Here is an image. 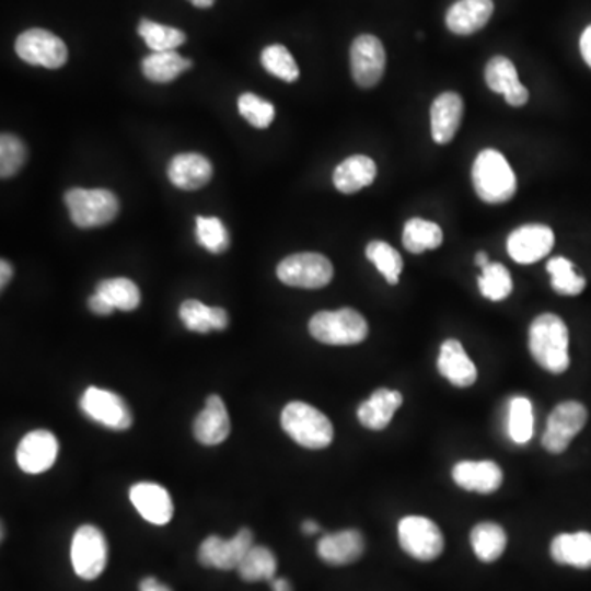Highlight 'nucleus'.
I'll list each match as a JSON object with an SVG mask.
<instances>
[{
	"label": "nucleus",
	"instance_id": "f257e3e1",
	"mask_svg": "<svg viewBox=\"0 0 591 591\" xmlns=\"http://www.w3.org/2000/svg\"><path fill=\"white\" fill-rule=\"evenodd\" d=\"M529 350L538 367L552 374H561L570 367L568 328L552 312H544L529 327Z\"/></svg>",
	"mask_w": 591,
	"mask_h": 591
},
{
	"label": "nucleus",
	"instance_id": "f03ea898",
	"mask_svg": "<svg viewBox=\"0 0 591 591\" xmlns=\"http://www.w3.org/2000/svg\"><path fill=\"white\" fill-rule=\"evenodd\" d=\"M473 187L486 204H505L514 197L518 183L506 158L498 150L479 151L473 163Z\"/></svg>",
	"mask_w": 591,
	"mask_h": 591
},
{
	"label": "nucleus",
	"instance_id": "7ed1b4c3",
	"mask_svg": "<svg viewBox=\"0 0 591 591\" xmlns=\"http://www.w3.org/2000/svg\"><path fill=\"white\" fill-rule=\"evenodd\" d=\"M285 432L304 449L321 450L334 440V426L328 417L302 401H292L281 413Z\"/></svg>",
	"mask_w": 591,
	"mask_h": 591
},
{
	"label": "nucleus",
	"instance_id": "20e7f679",
	"mask_svg": "<svg viewBox=\"0 0 591 591\" xmlns=\"http://www.w3.org/2000/svg\"><path fill=\"white\" fill-rule=\"evenodd\" d=\"M309 332L325 345H357L367 338L368 324L355 309L321 311L309 321Z\"/></svg>",
	"mask_w": 591,
	"mask_h": 591
},
{
	"label": "nucleus",
	"instance_id": "39448f33",
	"mask_svg": "<svg viewBox=\"0 0 591 591\" xmlns=\"http://www.w3.org/2000/svg\"><path fill=\"white\" fill-rule=\"evenodd\" d=\"M65 202L72 223L81 229L107 225L120 209L117 196L107 189L74 187L65 194Z\"/></svg>",
	"mask_w": 591,
	"mask_h": 591
},
{
	"label": "nucleus",
	"instance_id": "423d86ee",
	"mask_svg": "<svg viewBox=\"0 0 591 591\" xmlns=\"http://www.w3.org/2000/svg\"><path fill=\"white\" fill-rule=\"evenodd\" d=\"M281 282L292 288L318 289L327 286L334 278V266L321 253L302 252L289 255L276 268Z\"/></svg>",
	"mask_w": 591,
	"mask_h": 591
},
{
	"label": "nucleus",
	"instance_id": "0eeeda50",
	"mask_svg": "<svg viewBox=\"0 0 591 591\" xmlns=\"http://www.w3.org/2000/svg\"><path fill=\"white\" fill-rule=\"evenodd\" d=\"M399 545L407 555L420 561L436 560L443 552V535L432 519L406 515L397 524Z\"/></svg>",
	"mask_w": 591,
	"mask_h": 591
},
{
	"label": "nucleus",
	"instance_id": "6e6552de",
	"mask_svg": "<svg viewBox=\"0 0 591 591\" xmlns=\"http://www.w3.org/2000/svg\"><path fill=\"white\" fill-rule=\"evenodd\" d=\"M588 420V410L578 401H564L557 404L547 419L542 447L547 452L558 455L570 445L571 440L580 433Z\"/></svg>",
	"mask_w": 591,
	"mask_h": 591
},
{
	"label": "nucleus",
	"instance_id": "1a4fd4ad",
	"mask_svg": "<svg viewBox=\"0 0 591 591\" xmlns=\"http://www.w3.org/2000/svg\"><path fill=\"white\" fill-rule=\"evenodd\" d=\"M107 541L101 529L84 524L74 532L71 542V561L76 575L82 580H95L107 565Z\"/></svg>",
	"mask_w": 591,
	"mask_h": 591
},
{
	"label": "nucleus",
	"instance_id": "9d476101",
	"mask_svg": "<svg viewBox=\"0 0 591 591\" xmlns=\"http://www.w3.org/2000/svg\"><path fill=\"white\" fill-rule=\"evenodd\" d=\"M15 51L20 59L33 66L58 69L68 61V46L55 33L30 28L19 35Z\"/></svg>",
	"mask_w": 591,
	"mask_h": 591
},
{
	"label": "nucleus",
	"instance_id": "9b49d317",
	"mask_svg": "<svg viewBox=\"0 0 591 591\" xmlns=\"http://www.w3.org/2000/svg\"><path fill=\"white\" fill-rule=\"evenodd\" d=\"M79 406L89 419L102 424L107 429L127 430L134 420L127 403L117 393L102 387L89 386L82 393Z\"/></svg>",
	"mask_w": 591,
	"mask_h": 591
},
{
	"label": "nucleus",
	"instance_id": "f8f14e48",
	"mask_svg": "<svg viewBox=\"0 0 591 591\" xmlns=\"http://www.w3.org/2000/svg\"><path fill=\"white\" fill-rule=\"evenodd\" d=\"M350 69L360 88H374L386 69V51L381 39L373 35L357 36L351 43Z\"/></svg>",
	"mask_w": 591,
	"mask_h": 591
},
{
	"label": "nucleus",
	"instance_id": "ddd939ff",
	"mask_svg": "<svg viewBox=\"0 0 591 591\" xmlns=\"http://www.w3.org/2000/svg\"><path fill=\"white\" fill-rule=\"evenodd\" d=\"M253 547V532L243 528L232 538L210 535L199 547V561L204 567L236 570L246 552Z\"/></svg>",
	"mask_w": 591,
	"mask_h": 591
},
{
	"label": "nucleus",
	"instance_id": "4468645a",
	"mask_svg": "<svg viewBox=\"0 0 591 591\" xmlns=\"http://www.w3.org/2000/svg\"><path fill=\"white\" fill-rule=\"evenodd\" d=\"M555 236L551 227L544 223H525L518 227L508 236L509 256L521 265H532L538 259L545 258L554 248Z\"/></svg>",
	"mask_w": 591,
	"mask_h": 591
},
{
	"label": "nucleus",
	"instance_id": "2eb2a0df",
	"mask_svg": "<svg viewBox=\"0 0 591 591\" xmlns=\"http://www.w3.org/2000/svg\"><path fill=\"white\" fill-rule=\"evenodd\" d=\"M59 443L49 430H32L16 447V463L28 475H38L55 465Z\"/></svg>",
	"mask_w": 591,
	"mask_h": 591
},
{
	"label": "nucleus",
	"instance_id": "dca6fc26",
	"mask_svg": "<svg viewBox=\"0 0 591 591\" xmlns=\"http://www.w3.org/2000/svg\"><path fill=\"white\" fill-rule=\"evenodd\" d=\"M452 478L460 488L466 491L491 495L501 486L502 470L491 460H482V462L462 460L453 466Z\"/></svg>",
	"mask_w": 591,
	"mask_h": 591
},
{
	"label": "nucleus",
	"instance_id": "f3484780",
	"mask_svg": "<svg viewBox=\"0 0 591 591\" xmlns=\"http://www.w3.org/2000/svg\"><path fill=\"white\" fill-rule=\"evenodd\" d=\"M130 501L141 518L151 524L164 525L174 514L170 493L157 483H137L130 488Z\"/></svg>",
	"mask_w": 591,
	"mask_h": 591
},
{
	"label": "nucleus",
	"instance_id": "a211bd4d",
	"mask_svg": "<svg viewBox=\"0 0 591 591\" xmlns=\"http://www.w3.org/2000/svg\"><path fill=\"white\" fill-rule=\"evenodd\" d=\"M486 85L496 94L505 95L512 107H522L529 101V91L521 84L515 66L506 56H495L485 68Z\"/></svg>",
	"mask_w": 591,
	"mask_h": 591
},
{
	"label": "nucleus",
	"instance_id": "6ab92c4d",
	"mask_svg": "<svg viewBox=\"0 0 591 591\" xmlns=\"http://www.w3.org/2000/svg\"><path fill=\"white\" fill-rule=\"evenodd\" d=\"M463 99L456 92L447 91L437 95L430 107V134L437 144L453 140L463 117Z\"/></svg>",
	"mask_w": 591,
	"mask_h": 591
},
{
	"label": "nucleus",
	"instance_id": "aec40b11",
	"mask_svg": "<svg viewBox=\"0 0 591 591\" xmlns=\"http://www.w3.org/2000/svg\"><path fill=\"white\" fill-rule=\"evenodd\" d=\"M437 370L456 387L473 386L478 378L475 363L456 338H449L440 345Z\"/></svg>",
	"mask_w": 591,
	"mask_h": 591
},
{
	"label": "nucleus",
	"instance_id": "412c9836",
	"mask_svg": "<svg viewBox=\"0 0 591 591\" xmlns=\"http://www.w3.org/2000/svg\"><path fill=\"white\" fill-rule=\"evenodd\" d=\"M193 432L202 445H219L229 437L230 417L219 394L207 397L206 407L194 420Z\"/></svg>",
	"mask_w": 591,
	"mask_h": 591
},
{
	"label": "nucleus",
	"instance_id": "4be33fe9",
	"mask_svg": "<svg viewBox=\"0 0 591 591\" xmlns=\"http://www.w3.org/2000/svg\"><path fill=\"white\" fill-rule=\"evenodd\" d=\"M493 12H495L493 0H459L447 12V28L455 35H473L485 28Z\"/></svg>",
	"mask_w": 591,
	"mask_h": 591
},
{
	"label": "nucleus",
	"instance_id": "5701e85b",
	"mask_svg": "<svg viewBox=\"0 0 591 591\" xmlns=\"http://www.w3.org/2000/svg\"><path fill=\"white\" fill-rule=\"evenodd\" d=\"M363 535L357 529H345V531L324 535L317 544L321 560L335 567L354 564L363 555Z\"/></svg>",
	"mask_w": 591,
	"mask_h": 591
},
{
	"label": "nucleus",
	"instance_id": "b1692460",
	"mask_svg": "<svg viewBox=\"0 0 591 591\" xmlns=\"http://www.w3.org/2000/svg\"><path fill=\"white\" fill-rule=\"evenodd\" d=\"M167 177L179 189H200L212 177V164L202 154H176L167 166Z\"/></svg>",
	"mask_w": 591,
	"mask_h": 591
},
{
	"label": "nucleus",
	"instance_id": "393cba45",
	"mask_svg": "<svg viewBox=\"0 0 591 591\" xmlns=\"http://www.w3.org/2000/svg\"><path fill=\"white\" fill-rule=\"evenodd\" d=\"M403 404V394L399 391L380 387L358 407L357 416L361 426L370 430H383L390 426L394 413Z\"/></svg>",
	"mask_w": 591,
	"mask_h": 591
},
{
	"label": "nucleus",
	"instance_id": "a878e982",
	"mask_svg": "<svg viewBox=\"0 0 591 591\" xmlns=\"http://www.w3.org/2000/svg\"><path fill=\"white\" fill-rule=\"evenodd\" d=\"M376 163L364 154H354L341 161L334 171V186L341 194H354L376 179Z\"/></svg>",
	"mask_w": 591,
	"mask_h": 591
},
{
	"label": "nucleus",
	"instance_id": "bb28decb",
	"mask_svg": "<svg viewBox=\"0 0 591 591\" xmlns=\"http://www.w3.org/2000/svg\"><path fill=\"white\" fill-rule=\"evenodd\" d=\"M551 555L557 564L570 567L591 568V532L558 534L552 541Z\"/></svg>",
	"mask_w": 591,
	"mask_h": 591
},
{
	"label": "nucleus",
	"instance_id": "cd10ccee",
	"mask_svg": "<svg viewBox=\"0 0 591 591\" xmlns=\"http://www.w3.org/2000/svg\"><path fill=\"white\" fill-rule=\"evenodd\" d=\"M179 317L187 331L199 332V334L223 331L229 325L225 309L210 308L196 299H187L181 304Z\"/></svg>",
	"mask_w": 591,
	"mask_h": 591
},
{
	"label": "nucleus",
	"instance_id": "c85d7f7f",
	"mask_svg": "<svg viewBox=\"0 0 591 591\" xmlns=\"http://www.w3.org/2000/svg\"><path fill=\"white\" fill-rule=\"evenodd\" d=\"M193 66L190 59L183 58L177 51L150 53L141 61V71L144 78L158 84L174 81L181 72Z\"/></svg>",
	"mask_w": 591,
	"mask_h": 591
},
{
	"label": "nucleus",
	"instance_id": "c756f323",
	"mask_svg": "<svg viewBox=\"0 0 591 591\" xmlns=\"http://www.w3.org/2000/svg\"><path fill=\"white\" fill-rule=\"evenodd\" d=\"M473 552L485 564L498 560L508 545L505 529L496 522H479L470 534Z\"/></svg>",
	"mask_w": 591,
	"mask_h": 591
},
{
	"label": "nucleus",
	"instance_id": "7c9ffc66",
	"mask_svg": "<svg viewBox=\"0 0 591 591\" xmlns=\"http://www.w3.org/2000/svg\"><path fill=\"white\" fill-rule=\"evenodd\" d=\"M443 243V232L436 222L414 217L404 225L403 245L404 248L414 255L427 252V250L439 248Z\"/></svg>",
	"mask_w": 591,
	"mask_h": 591
},
{
	"label": "nucleus",
	"instance_id": "2f4dec72",
	"mask_svg": "<svg viewBox=\"0 0 591 591\" xmlns=\"http://www.w3.org/2000/svg\"><path fill=\"white\" fill-rule=\"evenodd\" d=\"M276 568L278 564L273 552L263 545H253L240 561L236 571L245 581H271L275 578Z\"/></svg>",
	"mask_w": 591,
	"mask_h": 591
},
{
	"label": "nucleus",
	"instance_id": "473e14b6",
	"mask_svg": "<svg viewBox=\"0 0 591 591\" xmlns=\"http://www.w3.org/2000/svg\"><path fill=\"white\" fill-rule=\"evenodd\" d=\"M547 271L551 275V285L557 294L578 296L583 292L587 279L577 273L573 263L564 256H555L548 259Z\"/></svg>",
	"mask_w": 591,
	"mask_h": 591
},
{
	"label": "nucleus",
	"instance_id": "72a5a7b5",
	"mask_svg": "<svg viewBox=\"0 0 591 591\" xmlns=\"http://www.w3.org/2000/svg\"><path fill=\"white\" fill-rule=\"evenodd\" d=\"M137 32L153 53L174 51L177 46L186 42V35L181 30L161 25V23L151 22V20L147 19L138 23Z\"/></svg>",
	"mask_w": 591,
	"mask_h": 591
},
{
	"label": "nucleus",
	"instance_id": "f704fd0d",
	"mask_svg": "<svg viewBox=\"0 0 591 591\" xmlns=\"http://www.w3.org/2000/svg\"><path fill=\"white\" fill-rule=\"evenodd\" d=\"M364 253H367V258L376 266L378 271L384 276V279L390 285H397L399 282L404 263L403 256L399 255L396 248H393L390 243L373 240V242L368 243Z\"/></svg>",
	"mask_w": 591,
	"mask_h": 591
},
{
	"label": "nucleus",
	"instance_id": "c9c22d12",
	"mask_svg": "<svg viewBox=\"0 0 591 591\" xmlns=\"http://www.w3.org/2000/svg\"><path fill=\"white\" fill-rule=\"evenodd\" d=\"M95 292L104 296L115 309L134 311L140 305V289L128 278H111L99 282Z\"/></svg>",
	"mask_w": 591,
	"mask_h": 591
},
{
	"label": "nucleus",
	"instance_id": "e433bc0d",
	"mask_svg": "<svg viewBox=\"0 0 591 591\" xmlns=\"http://www.w3.org/2000/svg\"><path fill=\"white\" fill-rule=\"evenodd\" d=\"M508 432L512 442L528 443L534 433V410L532 403L524 396L512 397L509 403Z\"/></svg>",
	"mask_w": 591,
	"mask_h": 591
},
{
	"label": "nucleus",
	"instance_id": "4c0bfd02",
	"mask_svg": "<svg viewBox=\"0 0 591 591\" xmlns=\"http://www.w3.org/2000/svg\"><path fill=\"white\" fill-rule=\"evenodd\" d=\"M479 292L489 301H502L512 292L511 273L501 263H489L478 278Z\"/></svg>",
	"mask_w": 591,
	"mask_h": 591
},
{
	"label": "nucleus",
	"instance_id": "58836bf2",
	"mask_svg": "<svg viewBox=\"0 0 591 591\" xmlns=\"http://www.w3.org/2000/svg\"><path fill=\"white\" fill-rule=\"evenodd\" d=\"M262 65L269 74L286 82L298 81L299 68L296 59L286 46L269 45L262 51Z\"/></svg>",
	"mask_w": 591,
	"mask_h": 591
},
{
	"label": "nucleus",
	"instance_id": "ea45409f",
	"mask_svg": "<svg viewBox=\"0 0 591 591\" xmlns=\"http://www.w3.org/2000/svg\"><path fill=\"white\" fill-rule=\"evenodd\" d=\"M196 239L200 246L216 255L230 246L229 232L217 217H196Z\"/></svg>",
	"mask_w": 591,
	"mask_h": 591
},
{
	"label": "nucleus",
	"instance_id": "a19ab883",
	"mask_svg": "<svg viewBox=\"0 0 591 591\" xmlns=\"http://www.w3.org/2000/svg\"><path fill=\"white\" fill-rule=\"evenodd\" d=\"M239 112L255 128H268L275 118V105L253 92H243L239 97Z\"/></svg>",
	"mask_w": 591,
	"mask_h": 591
},
{
	"label": "nucleus",
	"instance_id": "79ce46f5",
	"mask_svg": "<svg viewBox=\"0 0 591 591\" xmlns=\"http://www.w3.org/2000/svg\"><path fill=\"white\" fill-rule=\"evenodd\" d=\"M26 160V148L19 137L2 134L0 137V174L5 177L15 176Z\"/></svg>",
	"mask_w": 591,
	"mask_h": 591
},
{
	"label": "nucleus",
	"instance_id": "37998d69",
	"mask_svg": "<svg viewBox=\"0 0 591 591\" xmlns=\"http://www.w3.org/2000/svg\"><path fill=\"white\" fill-rule=\"evenodd\" d=\"M88 305L95 315H111L112 311L115 309L114 305H112L104 296L99 294V292H95V294H92L91 298H89Z\"/></svg>",
	"mask_w": 591,
	"mask_h": 591
},
{
	"label": "nucleus",
	"instance_id": "c03bdc74",
	"mask_svg": "<svg viewBox=\"0 0 591 591\" xmlns=\"http://www.w3.org/2000/svg\"><path fill=\"white\" fill-rule=\"evenodd\" d=\"M580 51L583 56L584 62L591 68V25L584 28L580 38Z\"/></svg>",
	"mask_w": 591,
	"mask_h": 591
},
{
	"label": "nucleus",
	"instance_id": "a18cd8bd",
	"mask_svg": "<svg viewBox=\"0 0 591 591\" xmlns=\"http://www.w3.org/2000/svg\"><path fill=\"white\" fill-rule=\"evenodd\" d=\"M140 591H173L166 584L160 583L157 578L147 577L141 580Z\"/></svg>",
	"mask_w": 591,
	"mask_h": 591
},
{
	"label": "nucleus",
	"instance_id": "49530a36",
	"mask_svg": "<svg viewBox=\"0 0 591 591\" xmlns=\"http://www.w3.org/2000/svg\"><path fill=\"white\" fill-rule=\"evenodd\" d=\"M13 269L7 259L0 262V288H5L9 285L10 279H12Z\"/></svg>",
	"mask_w": 591,
	"mask_h": 591
},
{
	"label": "nucleus",
	"instance_id": "de8ad7c7",
	"mask_svg": "<svg viewBox=\"0 0 591 591\" xmlns=\"http://www.w3.org/2000/svg\"><path fill=\"white\" fill-rule=\"evenodd\" d=\"M273 591H292L291 583L286 578H273Z\"/></svg>",
	"mask_w": 591,
	"mask_h": 591
},
{
	"label": "nucleus",
	"instance_id": "09e8293b",
	"mask_svg": "<svg viewBox=\"0 0 591 591\" xmlns=\"http://www.w3.org/2000/svg\"><path fill=\"white\" fill-rule=\"evenodd\" d=\"M301 529L305 535H312L317 534V532L321 531V525L315 521H304L302 522Z\"/></svg>",
	"mask_w": 591,
	"mask_h": 591
},
{
	"label": "nucleus",
	"instance_id": "8fccbe9b",
	"mask_svg": "<svg viewBox=\"0 0 591 591\" xmlns=\"http://www.w3.org/2000/svg\"><path fill=\"white\" fill-rule=\"evenodd\" d=\"M475 263H476V265L479 266V268L483 269V268H485V266H488L489 263H491V262H489L488 255H486L485 252H478V253H476V256H475Z\"/></svg>",
	"mask_w": 591,
	"mask_h": 591
},
{
	"label": "nucleus",
	"instance_id": "3c124183",
	"mask_svg": "<svg viewBox=\"0 0 591 591\" xmlns=\"http://www.w3.org/2000/svg\"><path fill=\"white\" fill-rule=\"evenodd\" d=\"M189 2L193 3L194 7H197V9H209V7L213 5L216 0H189Z\"/></svg>",
	"mask_w": 591,
	"mask_h": 591
}]
</instances>
